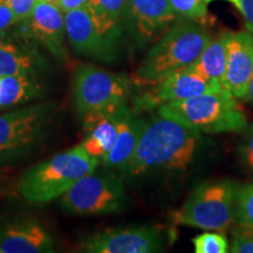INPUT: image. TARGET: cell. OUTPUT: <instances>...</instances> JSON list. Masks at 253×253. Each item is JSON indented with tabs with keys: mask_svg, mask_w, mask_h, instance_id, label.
Masks as SVG:
<instances>
[{
	"mask_svg": "<svg viewBox=\"0 0 253 253\" xmlns=\"http://www.w3.org/2000/svg\"><path fill=\"white\" fill-rule=\"evenodd\" d=\"M199 145L201 132L157 114L145 120L135 153L122 171L128 177L157 170L185 171L195 161Z\"/></svg>",
	"mask_w": 253,
	"mask_h": 253,
	"instance_id": "obj_1",
	"label": "cell"
},
{
	"mask_svg": "<svg viewBox=\"0 0 253 253\" xmlns=\"http://www.w3.org/2000/svg\"><path fill=\"white\" fill-rule=\"evenodd\" d=\"M101 162L82 145L56 154L23 173L17 191L28 204L43 205L65 195L82 177L96 170Z\"/></svg>",
	"mask_w": 253,
	"mask_h": 253,
	"instance_id": "obj_2",
	"label": "cell"
},
{
	"mask_svg": "<svg viewBox=\"0 0 253 253\" xmlns=\"http://www.w3.org/2000/svg\"><path fill=\"white\" fill-rule=\"evenodd\" d=\"M157 114L201 134L240 132L249 126L238 99L224 87L191 99L164 103L158 107Z\"/></svg>",
	"mask_w": 253,
	"mask_h": 253,
	"instance_id": "obj_3",
	"label": "cell"
},
{
	"mask_svg": "<svg viewBox=\"0 0 253 253\" xmlns=\"http://www.w3.org/2000/svg\"><path fill=\"white\" fill-rule=\"evenodd\" d=\"M211 40L203 25L179 20L158 38L136 71L140 84H156L169 73L191 65Z\"/></svg>",
	"mask_w": 253,
	"mask_h": 253,
	"instance_id": "obj_4",
	"label": "cell"
},
{
	"mask_svg": "<svg viewBox=\"0 0 253 253\" xmlns=\"http://www.w3.org/2000/svg\"><path fill=\"white\" fill-rule=\"evenodd\" d=\"M239 188L236 183L226 179L198 185L185 203L172 212V221L177 225L225 232L236 221Z\"/></svg>",
	"mask_w": 253,
	"mask_h": 253,
	"instance_id": "obj_5",
	"label": "cell"
},
{
	"mask_svg": "<svg viewBox=\"0 0 253 253\" xmlns=\"http://www.w3.org/2000/svg\"><path fill=\"white\" fill-rule=\"evenodd\" d=\"M55 109L47 102L0 114V166L26 156L45 140Z\"/></svg>",
	"mask_w": 253,
	"mask_h": 253,
	"instance_id": "obj_6",
	"label": "cell"
},
{
	"mask_svg": "<svg viewBox=\"0 0 253 253\" xmlns=\"http://www.w3.org/2000/svg\"><path fill=\"white\" fill-rule=\"evenodd\" d=\"M131 81L126 74L94 65H80L73 72L72 94L75 109L81 116L107 112L126 104Z\"/></svg>",
	"mask_w": 253,
	"mask_h": 253,
	"instance_id": "obj_7",
	"label": "cell"
},
{
	"mask_svg": "<svg viewBox=\"0 0 253 253\" xmlns=\"http://www.w3.org/2000/svg\"><path fill=\"white\" fill-rule=\"evenodd\" d=\"M126 202L128 199L121 177L95 171L79 179L60 197L63 211L77 216L121 212Z\"/></svg>",
	"mask_w": 253,
	"mask_h": 253,
	"instance_id": "obj_8",
	"label": "cell"
},
{
	"mask_svg": "<svg viewBox=\"0 0 253 253\" xmlns=\"http://www.w3.org/2000/svg\"><path fill=\"white\" fill-rule=\"evenodd\" d=\"M164 239L153 226H126L91 233L79 242L86 253H153L163 250Z\"/></svg>",
	"mask_w": 253,
	"mask_h": 253,
	"instance_id": "obj_9",
	"label": "cell"
},
{
	"mask_svg": "<svg viewBox=\"0 0 253 253\" xmlns=\"http://www.w3.org/2000/svg\"><path fill=\"white\" fill-rule=\"evenodd\" d=\"M151 86L153 88L138 99V108H158L164 103L191 99L223 88L220 84L209 80L190 66L169 73Z\"/></svg>",
	"mask_w": 253,
	"mask_h": 253,
	"instance_id": "obj_10",
	"label": "cell"
},
{
	"mask_svg": "<svg viewBox=\"0 0 253 253\" xmlns=\"http://www.w3.org/2000/svg\"><path fill=\"white\" fill-rule=\"evenodd\" d=\"M20 30L37 43L43 46L59 61H67L65 40V15L58 5L38 0L31 15L20 21Z\"/></svg>",
	"mask_w": 253,
	"mask_h": 253,
	"instance_id": "obj_11",
	"label": "cell"
},
{
	"mask_svg": "<svg viewBox=\"0 0 253 253\" xmlns=\"http://www.w3.org/2000/svg\"><path fill=\"white\" fill-rule=\"evenodd\" d=\"M65 31L69 45L77 54L103 61L113 59L116 46L97 31L86 7L66 12Z\"/></svg>",
	"mask_w": 253,
	"mask_h": 253,
	"instance_id": "obj_12",
	"label": "cell"
},
{
	"mask_svg": "<svg viewBox=\"0 0 253 253\" xmlns=\"http://www.w3.org/2000/svg\"><path fill=\"white\" fill-rule=\"evenodd\" d=\"M177 19L169 0H128L126 27L140 42L158 39Z\"/></svg>",
	"mask_w": 253,
	"mask_h": 253,
	"instance_id": "obj_13",
	"label": "cell"
},
{
	"mask_svg": "<svg viewBox=\"0 0 253 253\" xmlns=\"http://www.w3.org/2000/svg\"><path fill=\"white\" fill-rule=\"evenodd\" d=\"M0 250L1 253H50L55 246L39 220L25 218L0 223Z\"/></svg>",
	"mask_w": 253,
	"mask_h": 253,
	"instance_id": "obj_14",
	"label": "cell"
},
{
	"mask_svg": "<svg viewBox=\"0 0 253 253\" xmlns=\"http://www.w3.org/2000/svg\"><path fill=\"white\" fill-rule=\"evenodd\" d=\"M224 87L238 100H246L253 74V36L250 32H231L227 40Z\"/></svg>",
	"mask_w": 253,
	"mask_h": 253,
	"instance_id": "obj_15",
	"label": "cell"
},
{
	"mask_svg": "<svg viewBox=\"0 0 253 253\" xmlns=\"http://www.w3.org/2000/svg\"><path fill=\"white\" fill-rule=\"evenodd\" d=\"M18 37H0V77L28 75L37 77L46 63L36 46V41L19 30Z\"/></svg>",
	"mask_w": 253,
	"mask_h": 253,
	"instance_id": "obj_16",
	"label": "cell"
},
{
	"mask_svg": "<svg viewBox=\"0 0 253 253\" xmlns=\"http://www.w3.org/2000/svg\"><path fill=\"white\" fill-rule=\"evenodd\" d=\"M144 125V119L132 113L126 104H123L119 113L116 140L109 153L101 160V163L107 168L122 170L135 153Z\"/></svg>",
	"mask_w": 253,
	"mask_h": 253,
	"instance_id": "obj_17",
	"label": "cell"
},
{
	"mask_svg": "<svg viewBox=\"0 0 253 253\" xmlns=\"http://www.w3.org/2000/svg\"><path fill=\"white\" fill-rule=\"evenodd\" d=\"M121 107L82 116L86 137L81 145L90 156L99 158L100 162L109 153L116 140L118 119Z\"/></svg>",
	"mask_w": 253,
	"mask_h": 253,
	"instance_id": "obj_18",
	"label": "cell"
},
{
	"mask_svg": "<svg viewBox=\"0 0 253 253\" xmlns=\"http://www.w3.org/2000/svg\"><path fill=\"white\" fill-rule=\"evenodd\" d=\"M86 8L97 31L116 46L128 24V0H88Z\"/></svg>",
	"mask_w": 253,
	"mask_h": 253,
	"instance_id": "obj_19",
	"label": "cell"
},
{
	"mask_svg": "<svg viewBox=\"0 0 253 253\" xmlns=\"http://www.w3.org/2000/svg\"><path fill=\"white\" fill-rule=\"evenodd\" d=\"M230 33L231 32H223L214 39L211 38L198 58L190 65L194 71L209 80L218 82L223 87L226 71V46Z\"/></svg>",
	"mask_w": 253,
	"mask_h": 253,
	"instance_id": "obj_20",
	"label": "cell"
},
{
	"mask_svg": "<svg viewBox=\"0 0 253 253\" xmlns=\"http://www.w3.org/2000/svg\"><path fill=\"white\" fill-rule=\"evenodd\" d=\"M42 93V84L37 80V77H0V109L21 106L41 96Z\"/></svg>",
	"mask_w": 253,
	"mask_h": 253,
	"instance_id": "obj_21",
	"label": "cell"
},
{
	"mask_svg": "<svg viewBox=\"0 0 253 253\" xmlns=\"http://www.w3.org/2000/svg\"><path fill=\"white\" fill-rule=\"evenodd\" d=\"M169 2L179 20L201 23L208 17V2L205 0H169Z\"/></svg>",
	"mask_w": 253,
	"mask_h": 253,
	"instance_id": "obj_22",
	"label": "cell"
},
{
	"mask_svg": "<svg viewBox=\"0 0 253 253\" xmlns=\"http://www.w3.org/2000/svg\"><path fill=\"white\" fill-rule=\"evenodd\" d=\"M196 253H226L230 245L226 237L217 231H207L192 239Z\"/></svg>",
	"mask_w": 253,
	"mask_h": 253,
	"instance_id": "obj_23",
	"label": "cell"
},
{
	"mask_svg": "<svg viewBox=\"0 0 253 253\" xmlns=\"http://www.w3.org/2000/svg\"><path fill=\"white\" fill-rule=\"evenodd\" d=\"M236 221L238 225L253 229V185L239 188L236 203Z\"/></svg>",
	"mask_w": 253,
	"mask_h": 253,
	"instance_id": "obj_24",
	"label": "cell"
},
{
	"mask_svg": "<svg viewBox=\"0 0 253 253\" xmlns=\"http://www.w3.org/2000/svg\"><path fill=\"white\" fill-rule=\"evenodd\" d=\"M232 253H253V229L239 225L233 231L230 251Z\"/></svg>",
	"mask_w": 253,
	"mask_h": 253,
	"instance_id": "obj_25",
	"label": "cell"
},
{
	"mask_svg": "<svg viewBox=\"0 0 253 253\" xmlns=\"http://www.w3.org/2000/svg\"><path fill=\"white\" fill-rule=\"evenodd\" d=\"M5 1L12 8L18 20L21 21L30 17L38 0H5Z\"/></svg>",
	"mask_w": 253,
	"mask_h": 253,
	"instance_id": "obj_26",
	"label": "cell"
},
{
	"mask_svg": "<svg viewBox=\"0 0 253 253\" xmlns=\"http://www.w3.org/2000/svg\"><path fill=\"white\" fill-rule=\"evenodd\" d=\"M19 23L18 18L5 0H0V37L4 36L14 25Z\"/></svg>",
	"mask_w": 253,
	"mask_h": 253,
	"instance_id": "obj_27",
	"label": "cell"
},
{
	"mask_svg": "<svg viewBox=\"0 0 253 253\" xmlns=\"http://www.w3.org/2000/svg\"><path fill=\"white\" fill-rule=\"evenodd\" d=\"M248 131L244 137V141L240 144V155L245 166L253 171V123L248 126Z\"/></svg>",
	"mask_w": 253,
	"mask_h": 253,
	"instance_id": "obj_28",
	"label": "cell"
},
{
	"mask_svg": "<svg viewBox=\"0 0 253 253\" xmlns=\"http://www.w3.org/2000/svg\"><path fill=\"white\" fill-rule=\"evenodd\" d=\"M15 192V185L11 171L6 166H0V198L7 197Z\"/></svg>",
	"mask_w": 253,
	"mask_h": 253,
	"instance_id": "obj_29",
	"label": "cell"
},
{
	"mask_svg": "<svg viewBox=\"0 0 253 253\" xmlns=\"http://www.w3.org/2000/svg\"><path fill=\"white\" fill-rule=\"evenodd\" d=\"M240 12L245 19L246 28L253 36V0H242Z\"/></svg>",
	"mask_w": 253,
	"mask_h": 253,
	"instance_id": "obj_30",
	"label": "cell"
},
{
	"mask_svg": "<svg viewBox=\"0 0 253 253\" xmlns=\"http://www.w3.org/2000/svg\"><path fill=\"white\" fill-rule=\"evenodd\" d=\"M88 0H60L58 2V7L61 9L63 13L72 11V9L84 8L87 6Z\"/></svg>",
	"mask_w": 253,
	"mask_h": 253,
	"instance_id": "obj_31",
	"label": "cell"
},
{
	"mask_svg": "<svg viewBox=\"0 0 253 253\" xmlns=\"http://www.w3.org/2000/svg\"><path fill=\"white\" fill-rule=\"evenodd\" d=\"M205 1H207L209 4V2L214 1V0H205ZM225 1L230 2V4H232V5H235L236 7L239 9V11H240V8H242V0H225Z\"/></svg>",
	"mask_w": 253,
	"mask_h": 253,
	"instance_id": "obj_32",
	"label": "cell"
},
{
	"mask_svg": "<svg viewBox=\"0 0 253 253\" xmlns=\"http://www.w3.org/2000/svg\"><path fill=\"white\" fill-rule=\"evenodd\" d=\"M248 99H250L253 102V74L251 77V80H250V84H249V94H248Z\"/></svg>",
	"mask_w": 253,
	"mask_h": 253,
	"instance_id": "obj_33",
	"label": "cell"
},
{
	"mask_svg": "<svg viewBox=\"0 0 253 253\" xmlns=\"http://www.w3.org/2000/svg\"><path fill=\"white\" fill-rule=\"evenodd\" d=\"M0 253H1V250H0Z\"/></svg>",
	"mask_w": 253,
	"mask_h": 253,
	"instance_id": "obj_34",
	"label": "cell"
}]
</instances>
